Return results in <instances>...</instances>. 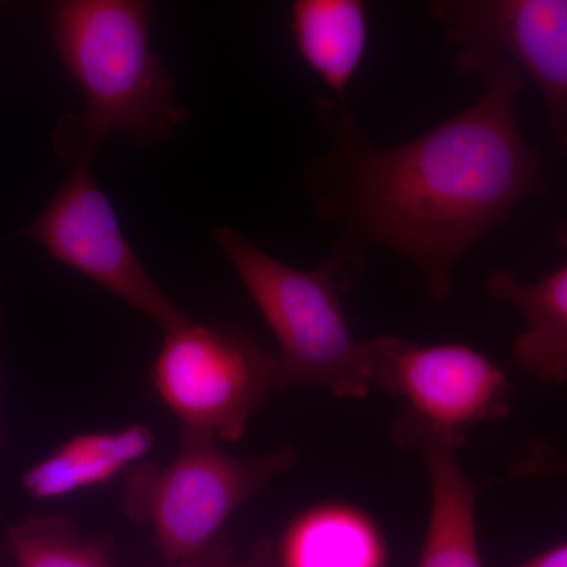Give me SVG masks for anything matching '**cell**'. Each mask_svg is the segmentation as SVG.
Wrapping results in <instances>:
<instances>
[{"label": "cell", "instance_id": "cell-1", "mask_svg": "<svg viewBox=\"0 0 567 567\" xmlns=\"http://www.w3.org/2000/svg\"><path fill=\"white\" fill-rule=\"evenodd\" d=\"M477 80L472 106L402 144L377 145L344 102L317 96L330 147L306 173L316 213L339 226L334 249L385 248L406 260L439 303L457 265L517 205L547 193L543 158L517 117L525 78L495 55H454Z\"/></svg>", "mask_w": 567, "mask_h": 567}, {"label": "cell", "instance_id": "cell-2", "mask_svg": "<svg viewBox=\"0 0 567 567\" xmlns=\"http://www.w3.org/2000/svg\"><path fill=\"white\" fill-rule=\"evenodd\" d=\"M155 3L144 0H62L48 9V28L63 69L76 82L84 110L54 132L62 162L95 158L122 134L140 145L169 141L189 117L153 51Z\"/></svg>", "mask_w": 567, "mask_h": 567}, {"label": "cell", "instance_id": "cell-3", "mask_svg": "<svg viewBox=\"0 0 567 567\" xmlns=\"http://www.w3.org/2000/svg\"><path fill=\"white\" fill-rule=\"evenodd\" d=\"M213 238L276 336L278 390L315 386L336 398H368L371 339L354 338L342 305L364 257L333 248L316 268L298 270L230 227L215 229Z\"/></svg>", "mask_w": 567, "mask_h": 567}, {"label": "cell", "instance_id": "cell-4", "mask_svg": "<svg viewBox=\"0 0 567 567\" xmlns=\"http://www.w3.org/2000/svg\"><path fill=\"white\" fill-rule=\"evenodd\" d=\"M295 464L292 447L235 457L207 432L182 427L181 446L169 464L134 466L123 505L126 516L152 528L164 559L178 565L207 551L235 511Z\"/></svg>", "mask_w": 567, "mask_h": 567}, {"label": "cell", "instance_id": "cell-5", "mask_svg": "<svg viewBox=\"0 0 567 567\" xmlns=\"http://www.w3.org/2000/svg\"><path fill=\"white\" fill-rule=\"evenodd\" d=\"M152 383L182 427L234 443L278 390V358L238 324L189 319L164 333Z\"/></svg>", "mask_w": 567, "mask_h": 567}, {"label": "cell", "instance_id": "cell-6", "mask_svg": "<svg viewBox=\"0 0 567 567\" xmlns=\"http://www.w3.org/2000/svg\"><path fill=\"white\" fill-rule=\"evenodd\" d=\"M69 175L25 235L52 259L99 284L166 331L192 317L153 281L123 234L110 197L95 181L92 159L65 163Z\"/></svg>", "mask_w": 567, "mask_h": 567}, {"label": "cell", "instance_id": "cell-7", "mask_svg": "<svg viewBox=\"0 0 567 567\" xmlns=\"http://www.w3.org/2000/svg\"><path fill=\"white\" fill-rule=\"evenodd\" d=\"M371 347L374 390L405 399L406 412L462 445L468 429L509 413L505 372L470 346H421L380 336Z\"/></svg>", "mask_w": 567, "mask_h": 567}, {"label": "cell", "instance_id": "cell-8", "mask_svg": "<svg viewBox=\"0 0 567 567\" xmlns=\"http://www.w3.org/2000/svg\"><path fill=\"white\" fill-rule=\"evenodd\" d=\"M431 13L456 55H495L535 82L567 155V0H436Z\"/></svg>", "mask_w": 567, "mask_h": 567}, {"label": "cell", "instance_id": "cell-9", "mask_svg": "<svg viewBox=\"0 0 567 567\" xmlns=\"http://www.w3.org/2000/svg\"><path fill=\"white\" fill-rule=\"evenodd\" d=\"M395 445L413 451L427 470L431 511L417 567H483L476 533L477 486L458 464L462 446L405 412L391 425Z\"/></svg>", "mask_w": 567, "mask_h": 567}, {"label": "cell", "instance_id": "cell-10", "mask_svg": "<svg viewBox=\"0 0 567 567\" xmlns=\"http://www.w3.org/2000/svg\"><path fill=\"white\" fill-rule=\"evenodd\" d=\"M487 293L516 308L525 330L513 346L514 361L537 382H567V264L536 282H524L506 268L491 271Z\"/></svg>", "mask_w": 567, "mask_h": 567}, {"label": "cell", "instance_id": "cell-11", "mask_svg": "<svg viewBox=\"0 0 567 567\" xmlns=\"http://www.w3.org/2000/svg\"><path fill=\"white\" fill-rule=\"evenodd\" d=\"M155 445L148 425L71 436L54 453L31 466L22 487L32 498L58 499L103 486L128 466L141 464Z\"/></svg>", "mask_w": 567, "mask_h": 567}, {"label": "cell", "instance_id": "cell-12", "mask_svg": "<svg viewBox=\"0 0 567 567\" xmlns=\"http://www.w3.org/2000/svg\"><path fill=\"white\" fill-rule=\"evenodd\" d=\"M290 32L301 61L344 102L368 51V7L360 0H297Z\"/></svg>", "mask_w": 567, "mask_h": 567}, {"label": "cell", "instance_id": "cell-13", "mask_svg": "<svg viewBox=\"0 0 567 567\" xmlns=\"http://www.w3.org/2000/svg\"><path fill=\"white\" fill-rule=\"evenodd\" d=\"M276 557L278 567H383L385 551L368 518L323 506L287 529Z\"/></svg>", "mask_w": 567, "mask_h": 567}, {"label": "cell", "instance_id": "cell-14", "mask_svg": "<svg viewBox=\"0 0 567 567\" xmlns=\"http://www.w3.org/2000/svg\"><path fill=\"white\" fill-rule=\"evenodd\" d=\"M10 546L18 567H111L106 544L82 537L62 514L25 518L10 529Z\"/></svg>", "mask_w": 567, "mask_h": 567}, {"label": "cell", "instance_id": "cell-15", "mask_svg": "<svg viewBox=\"0 0 567 567\" xmlns=\"http://www.w3.org/2000/svg\"><path fill=\"white\" fill-rule=\"evenodd\" d=\"M507 477L517 481L567 477V456L555 451L546 440H528L511 457Z\"/></svg>", "mask_w": 567, "mask_h": 567}, {"label": "cell", "instance_id": "cell-16", "mask_svg": "<svg viewBox=\"0 0 567 567\" xmlns=\"http://www.w3.org/2000/svg\"><path fill=\"white\" fill-rule=\"evenodd\" d=\"M174 567H278V557L270 540H260L245 555L237 558L229 551L204 554L199 557L178 563Z\"/></svg>", "mask_w": 567, "mask_h": 567}, {"label": "cell", "instance_id": "cell-17", "mask_svg": "<svg viewBox=\"0 0 567 567\" xmlns=\"http://www.w3.org/2000/svg\"><path fill=\"white\" fill-rule=\"evenodd\" d=\"M517 567H567V543L548 548Z\"/></svg>", "mask_w": 567, "mask_h": 567}, {"label": "cell", "instance_id": "cell-18", "mask_svg": "<svg viewBox=\"0 0 567 567\" xmlns=\"http://www.w3.org/2000/svg\"><path fill=\"white\" fill-rule=\"evenodd\" d=\"M554 237L559 248H567V219L557 224V227H555Z\"/></svg>", "mask_w": 567, "mask_h": 567}, {"label": "cell", "instance_id": "cell-19", "mask_svg": "<svg viewBox=\"0 0 567 567\" xmlns=\"http://www.w3.org/2000/svg\"><path fill=\"white\" fill-rule=\"evenodd\" d=\"M0 317H2V311H0Z\"/></svg>", "mask_w": 567, "mask_h": 567}]
</instances>
